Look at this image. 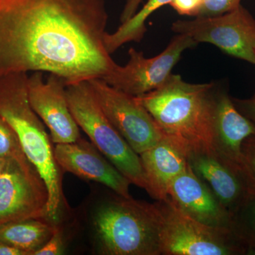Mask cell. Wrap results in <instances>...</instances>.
<instances>
[{
  "mask_svg": "<svg viewBox=\"0 0 255 255\" xmlns=\"http://www.w3.org/2000/svg\"><path fill=\"white\" fill-rule=\"evenodd\" d=\"M105 0H0V78L48 72L68 84L103 79L117 63L104 42Z\"/></svg>",
  "mask_w": 255,
  "mask_h": 255,
  "instance_id": "6da1fadb",
  "label": "cell"
},
{
  "mask_svg": "<svg viewBox=\"0 0 255 255\" xmlns=\"http://www.w3.org/2000/svg\"><path fill=\"white\" fill-rule=\"evenodd\" d=\"M216 83L191 84L171 74L157 90L135 97L159 128L187 150L214 148Z\"/></svg>",
  "mask_w": 255,
  "mask_h": 255,
  "instance_id": "7a4b0ae2",
  "label": "cell"
},
{
  "mask_svg": "<svg viewBox=\"0 0 255 255\" xmlns=\"http://www.w3.org/2000/svg\"><path fill=\"white\" fill-rule=\"evenodd\" d=\"M28 77L27 73H17L0 78V117L14 130L25 155L46 184L47 219L58 223L63 204L61 169L44 124L30 105Z\"/></svg>",
  "mask_w": 255,
  "mask_h": 255,
  "instance_id": "3957f363",
  "label": "cell"
},
{
  "mask_svg": "<svg viewBox=\"0 0 255 255\" xmlns=\"http://www.w3.org/2000/svg\"><path fill=\"white\" fill-rule=\"evenodd\" d=\"M160 222L156 202L116 194L92 214L97 251L102 255H161Z\"/></svg>",
  "mask_w": 255,
  "mask_h": 255,
  "instance_id": "277c9868",
  "label": "cell"
},
{
  "mask_svg": "<svg viewBox=\"0 0 255 255\" xmlns=\"http://www.w3.org/2000/svg\"><path fill=\"white\" fill-rule=\"evenodd\" d=\"M66 95L75 122L92 143L131 184L148 193L138 154L107 118L88 81L68 84Z\"/></svg>",
  "mask_w": 255,
  "mask_h": 255,
  "instance_id": "5b68a950",
  "label": "cell"
},
{
  "mask_svg": "<svg viewBox=\"0 0 255 255\" xmlns=\"http://www.w3.org/2000/svg\"><path fill=\"white\" fill-rule=\"evenodd\" d=\"M160 213L161 255H251L233 231L191 219L169 200L157 201Z\"/></svg>",
  "mask_w": 255,
  "mask_h": 255,
  "instance_id": "8992f818",
  "label": "cell"
},
{
  "mask_svg": "<svg viewBox=\"0 0 255 255\" xmlns=\"http://www.w3.org/2000/svg\"><path fill=\"white\" fill-rule=\"evenodd\" d=\"M171 29L197 43H211L231 56L255 65V19L241 4L219 16L178 20Z\"/></svg>",
  "mask_w": 255,
  "mask_h": 255,
  "instance_id": "52a82bcc",
  "label": "cell"
},
{
  "mask_svg": "<svg viewBox=\"0 0 255 255\" xmlns=\"http://www.w3.org/2000/svg\"><path fill=\"white\" fill-rule=\"evenodd\" d=\"M48 194L27 157L9 159L0 174V227L32 219H47Z\"/></svg>",
  "mask_w": 255,
  "mask_h": 255,
  "instance_id": "ba28073f",
  "label": "cell"
},
{
  "mask_svg": "<svg viewBox=\"0 0 255 255\" xmlns=\"http://www.w3.org/2000/svg\"><path fill=\"white\" fill-rule=\"evenodd\" d=\"M88 82L107 118L137 154L155 145L164 136L152 116L135 97L110 86L101 78Z\"/></svg>",
  "mask_w": 255,
  "mask_h": 255,
  "instance_id": "9c48e42d",
  "label": "cell"
},
{
  "mask_svg": "<svg viewBox=\"0 0 255 255\" xmlns=\"http://www.w3.org/2000/svg\"><path fill=\"white\" fill-rule=\"evenodd\" d=\"M196 45L190 37L177 34L162 53L152 58H145L142 52L130 48L127 65L121 66L117 64L102 80L128 95H145L163 85L183 53Z\"/></svg>",
  "mask_w": 255,
  "mask_h": 255,
  "instance_id": "30bf717a",
  "label": "cell"
},
{
  "mask_svg": "<svg viewBox=\"0 0 255 255\" xmlns=\"http://www.w3.org/2000/svg\"><path fill=\"white\" fill-rule=\"evenodd\" d=\"M191 170L234 216L253 195L243 169L214 148L187 150Z\"/></svg>",
  "mask_w": 255,
  "mask_h": 255,
  "instance_id": "8fae6325",
  "label": "cell"
},
{
  "mask_svg": "<svg viewBox=\"0 0 255 255\" xmlns=\"http://www.w3.org/2000/svg\"><path fill=\"white\" fill-rule=\"evenodd\" d=\"M27 91L30 105L49 130L52 142L70 143L80 138V127L70 110L66 82L61 77L50 73L44 81L43 72H33L28 77Z\"/></svg>",
  "mask_w": 255,
  "mask_h": 255,
  "instance_id": "7c38bea8",
  "label": "cell"
},
{
  "mask_svg": "<svg viewBox=\"0 0 255 255\" xmlns=\"http://www.w3.org/2000/svg\"><path fill=\"white\" fill-rule=\"evenodd\" d=\"M54 154L61 171L100 183L123 197H132L129 191L131 183L92 142L80 137L74 142L56 144Z\"/></svg>",
  "mask_w": 255,
  "mask_h": 255,
  "instance_id": "4fadbf2b",
  "label": "cell"
},
{
  "mask_svg": "<svg viewBox=\"0 0 255 255\" xmlns=\"http://www.w3.org/2000/svg\"><path fill=\"white\" fill-rule=\"evenodd\" d=\"M168 200L179 211L199 222L232 230L233 215L221 205L189 165L171 183Z\"/></svg>",
  "mask_w": 255,
  "mask_h": 255,
  "instance_id": "5bb4252c",
  "label": "cell"
},
{
  "mask_svg": "<svg viewBox=\"0 0 255 255\" xmlns=\"http://www.w3.org/2000/svg\"><path fill=\"white\" fill-rule=\"evenodd\" d=\"M148 184V194L157 201L168 200L172 181L187 169L186 149L164 135L158 142L139 154Z\"/></svg>",
  "mask_w": 255,
  "mask_h": 255,
  "instance_id": "9a60e30c",
  "label": "cell"
},
{
  "mask_svg": "<svg viewBox=\"0 0 255 255\" xmlns=\"http://www.w3.org/2000/svg\"><path fill=\"white\" fill-rule=\"evenodd\" d=\"M255 135V124L238 111L226 90L218 89L214 118V148L242 167V145Z\"/></svg>",
  "mask_w": 255,
  "mask_h": 255,
  "instance_id": "2e32d148",
  "label": "cell"
},
{
  "mask_svg": "<svg viewBox=\"0 0 255 255\" xmlns=\"http://www.w3.org/2000/svg\"><path fill=\"white\" fill-rule=\"evenodd\" d=\"M56 223L46 218L8 223L0 227V241L33 255L51 237Z\"/></svg>",
  "mask_w": 255,
  "mask_h": 255,
  "instance_id": "e0dca14e",
  "label": "cell"
},
{
  "mask_svg": "<svg viewBox=\"0 0 255 255\" xmlns=\"http://www.w3.org/2000/svg\"><path fill=\"white\" fill-rule=\"evenodd\" d=\"M172 0H147L143 7L127 22L122 23L113 33H106L104 42L110 54L129 42H140L143 38L147 28L146 20L156 10L168 4Z\"/></svg>",
  "mask_w": 255,
  "mask_h": 255,
  "instance_id": "ac0fdd59",
  "label": "cell"
},
{
  "mask_svg": "<svg viewBox=\"0 0 255 255\" xmlns=\"http://www.w3.org/2000/svg\"><path fill=\"white\" fill-rule=\"evenodd\" d=\"M232 230L255 255V196L233 216Z\"/></svg>",
  "mask_w": 255,
  "mask_h": 255,
  "instance_id": "d6986e66",
  "label": "cell"
},
{
  "mask_svg": "<svg viewBox=\"0 0 255 255\" xmlns=\"http://www.w3.org/2000/svg\"><path fill=\"white\" fill-rule=\"evenodd\" d=\"M26 157L17 135L9 124L0 117V159L4 160Z\"/></svg>",
  "mask_w": 255,
  "mask_h": 255,
  "instance_id": "ffe728a7",
  "label": "cell"
},
{
  "mask_svg": "<svg viewBox=\"0 0 255 255\" xmlns=\"http://www.w3.org/2000/svg\"><path fill=\"white\" fill-rule=\"evenodd\" d=\"M241 166L255 196V135L248 137L242 145Z\"/></svg>",
  "mask_w": 255,
  "mask_h": 255,
  "instance_id": "44dd1931",
  "label": "cell"
},
{
  "mask_svg": "<svg viewBox=\"0 0 255 255\" xmlns=\"http://www.w3.org/2000/svg\"><path fill=\"white\" fill-rule=\"evenodd\" d=\"M241 0H204L197 16H216L226 14L236 9L241 5Z\"/></svg>",
  "mask_w": 255,
  "mask_h": 255,
  "instance_id": "7402d4cb",
  "label": "cell"
},
{
  "mask_svg": "<svg viewBox=\"0 0 255 255\" xmlns=\"http://www.w3.org/2000/svg\"><path fill=\"white\" fill-rule=\"evenodd\" d=\"M65 251V239L63 229L58 223L50 239L33 255H59Z\"/></svg>",
  "mask_w": 255,
  "mask_h": 255,
  "instance_id": "603a6c76",
  "label": "cell"
},
{
  "mask_svg": "<svg viewBox=\"0 0 255 255\" xmlns=\"http://www.w3.org/2000/svg\"><path fill=\"white\" fill-rule=\"evenodd\" d=\"M204 0H172L169 4L179 14L197 16L200 12Z\"/></svg>",
  "mask_w": 255,
  "mask_h": 255,
  "instance_id": "cb8c5ba5",
  "label": "cell"
},
{
  "mask_svg": "<svg viewBox=\"0 0 255 255\" xmlns=\"http://www.w3.org/2000/svg\"><path fill=\"white\" fill-rule=\"evenodd\" d=\"M233 101L238 111L255 124V97L247 100L233 99Z\"/></svg>",
  "mask_w": 255,
  "mask_h": 255,
  "instance_id": "d4e9b609",
  "label": "cell"
},
{
  "mask_svg": "<svg viewBox=\"0 0 255 255\" xmlns=\"http://www.w3.org/2000/svg\"><path fill=\"white\" fill-rule=\"evenodd\" d=\"M141 1L142 0H127V2H126L122 15H121V23L127 22L136 14L137 10Z\"/></svg>",
  "mask_w": 255,
  "mask_h": 255,
  "instance_id": "484cf974",
  "label": "cell"
},
{
  "mask_svg": "<svg viewBox=\"0 0 255 255\" xmlns=\"http://www.w3.org/2000/svg\"><path fill=\"white\" fill-rule=\"evenodd\" d=\"M0 255H27L25 252L0 241Z\"/></svg>",
  "mask_w": 255,
  "mask_h": 255,
  "instance_id": "4316f807",
  "label": "cell"
},
{
  "mask_svg": "<svg viewBox=\"0 0 255 255\" xmlns=\"http://www.w3.org/2000/svg\"><path fill=\"white\" fill-rule=\"evenodd\" d=\"M6 162L7 160H4V159H0V174L4 170L5 166H6Z\"/></svg>",
  "mask_w": 255,
  "mask_h": 255,
  "instance_id": "83f0119b",
  "label": "cell"
},
{
  "mask_svg": "<svg viewBox=\"0 0 255 255\" xmlns=\"http://www.w3.org/2000/svg\"><path fill=\"white\" fill-rule=\"evenodd\" d=\"M254 97H255V96H254Z\"/></svg>",
  "mask_w": 255,
  "mask_h": 255,
  "instance_id": "f1b7e54d",
  "label": "cell"
}]
</instances>
